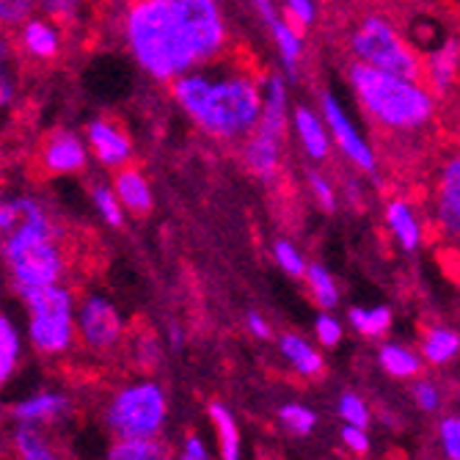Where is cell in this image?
Segmentation results:
<instances>
[{
  "instance_id": "1",
  "label": "cell",
  "mask_w": 460,
  "mask_h": 460,
  "mask_svg": "<svg viewBox=\"0 0 460 460\" xmlns=\"http://www.w3.org/2000/svg\"><path fill=\"white\" fill-rule=\"evenodd\" d=\"M121 36L138 69L157 83L224 58L229 48L218 0H133Z\"/></svg>"
},
{
  "instance_id": "2",
  "label": "cell",
  "mask_w": 460,
  "mask_h": 460,
  "mask_svg": "<svg viewBox=\"0 0 460 460\" xmlns=\"http://www.w3.org/2000/svg\"><path fill=\"white\" fill-rule=\"evenodd\" d=\"M174 102L196 128L216 141H243L262 111V77L221 58L169 80Z\"/></svg>"
},
{
  "instance_id": "3",
  "label": "cell",
  "mask_w": 460,
  "mask_h": 460,
  "mask_svg": "<svg viewBox=\"0 0 460 460\" xmlns=\"http://www.w3.org/2000/svg\"><path fill=\"white\" fill-rule=\"evenodd\" d=\"M348 83L361 111L386 133H425L438 116V100L428 89L425 80L402 77L394 72L367 66L361 61H350Z\"/></svg>"
},
{
  "instance_id": "4",
  "label": "cell",
  "mask_w": 460,
  "mask_h": 460,
  "mask_svg": "<svg viewBox=\"0 0 460 460\" xmlns=\"http://www.w3.org/2000/svg\"><path fill=\"white\" fill-rule=\"evenodd\" d=\"M28 312V345L45 358L66 356L75 340V292L66 281L17 289Z\"/></svg>"
},
{
  "instance_id": "5",
  "label": "cell",
  "mask_w": 460,
  "mask_h": 460,
  "mask_svg": "<svg viewBox=\"0 0 460 460\" xmlns=\"http://www.w3.org/2000/svg\"><path fill=\"white\" fill-rule=\"evenodd\" d=\"M348 50L367 66L422 80L420 48L384 14H364L348 36Z\"/></svg>"
},
{
  "instance_id": "6",
  "label": "cell",
  "mask_w": 460,
  "mask_h": 460,
  "mask_svg": "<svg viewBox=\"0 0 460 460\" xmlns=\"http://www.w3.org/2000/svg\"><path fill=\"white\" fill-rule=\"evenodd\" d=\"M169 420V397L155 381H136L111 394L105 405V428L113 438L163 436Z\"/></svg>"
},
{
  "instance_id": "7",
  "label": "cell",
  "mask_w": 460,
  "mask_h": 460,
  "mask_svg": "<svg viewBox=\"0 0 460 460\" xmlns=\"http://www.w3.org/2000/svg\"><path fill=\"white\" fill-rule=\"evenodd\" d=\"M75 340L97 356L113 353L124 340V317L119 306L105 296L86 292L75 304Z\"/></svg>"
},
{
  "instance_id": "8",
  "label": "cell",
  "mask_w": 460,
  "mask_h": 460,
  "mask_svg": "<svg viewBox=\"0 0 460 460\" xmlns=\"http://www.w3.org/2000/svg\"><path fill=\"white\" fill-rule=\"evenodd\" d=\"M320 116H323L325 128H328L331 144L345 155V160L350 165H356V169L364 172V174L378 172V165H381L378 152H375V146L356 128L353 116L345 111V105L340 102V97L333 94V92H325L320 97Z\"/></svg>"
},
{
  "instance_id": "9",
  "label": "cell",
  "mask_w": 460,
  "mask_h": 460,
  "mask_svg": "<svg viewBox=\"0 0 460 460\" xmlns=\"http://www.w3.org/2000/svg\"><path fill=\"white\" fill-rule=\"evenodd\" d=\"M36 160L41 172L50 177H72L86 172L92 152L86 146V138L77 136L75 130H50L39 144Z\"/></svg>"
},
{
  "instance_id": "10",
  "label": "cell",
  "mask_w": 460,
  "mask_h": 460,
  "mask_svg": "<svg viewBox=\"0 0 460 460\" xmlns=\"http://www.w3.org/2000/svg\"><path fill=\"white\" fill-rule=\"evenodd\" d=\"M14 50L31 61L39 64H50L61 56L64 48V36H61V25L53 22L45 14H31L28 20H22L14 28Z\"/></svg>"
},
{
  "instance_id": "11",
  "label": "cell",
  "mask_w": 460,
  "mask_h": 460,
  "mask_svg": "<svg viewBox=\"0 0 460 460\" xmlns=\"http://www.w3.org/2000/svg\"><path fill=\"white\" fill-rule=\"evenodd\" d=\"M86 146L89 152L97 157V163L102 165V169H121V165H128L133 160V138L124 133L116 121L111 119H94L86 124Z\"/></svg>"
},
{
  "instance_id": "12",
  "label": "cell",
  "mask_w": 460,
  "mask_h": 460,
  "mask_svg": "<svg viewBox=\"0 0 460 460\" xmlns=\"http://www.w3.org/2000/svg\"><path fill=\"white\" fill-rule=\"evenodd\" d=\"M75 411V402L66 392L45 389L36 392L20 402L12 405V420L22 425H39V428H50L56 430L61 422H66Z\"/></svg>"
},
{
  "instance_id": "13",
  "label": "cell",
  "mask_w": 460,
  "mask_h": 460,
  "mask_svg": "<svg viewBox=\"0 0 460 460\" xmlns=\"http://www.w3.org/2000/svg\"><path fill=\"white\" fill-rule=\"evenodd\" d=\"M436 224L455 243L460 234V160L452 155L438 174L436 188Z\"/></svg>"
},
{
  "instance_id": "14",
  "label": "cell",
  "mask_w": 460,
  "mask_h": 460,
  "mask_svg": "<svg viewBox=\"0 0 460 460\" xmlns=\"http://www.w3.org/2000/svg\"><path fill=\"white\" fill-rule=\"evenodd\" d=\"M281 136H273L262 128H254L243 138V163L245 169L260 177V180H273L279 165H281V152H284Z\"/></svg>"
},
{
  "instance_id": "15",
  "label": "cell",
  "mask_w": 460,
  "mask_h": 460,
  "mask_svg": "<svg viewBox=\"0 0 460 460\" xmlns=\"http://www.w3.org/2000/svg\"><path fill=\"white\" fill-rule=\"evenodd\" d=\"M113 193L116 199L121 201L124 213H133V216H149L152 207H155V193H152V185L146 180V174L136 165H121L116 169V177H113Z\"/></svg>"
},
{
  "instance_id": "16",
  "label": "cell",
  "mask_w": 460,
  "mask_h": 460,
  "mask_svg": "<svg viewBox=\"0 0 460 460\" xmlns=\"http://www.w3.org/2000/svg\"><path fill=\"white\" fill-rule=\"evenodd\" d=\"M455 77H457V41L447 39L438 48L428 50V56H422V80L436 94V100H441L452 92Z\"/></svg>"
},
{
  "instance_id": "17",
  "label": "cell",
  "mask_w": 460,
  "mask_h": 460,
  "mask_svg": "<svg viewBox=\"0 0 460 460\" xmlns=\"http://www.w3.org/2000/svg\"><path fill=\"white\" fill-rule=\"evenodd\" d=\"M289 121H292V130H296L298 144L306 152V157L317 160V163L328 160V155H331V136H328V128H325L323 116L317 111L306 108V105H298L296 111H292Z\"/></svg>"
},
{
  "instance_id": "18",
  "label": "cell",
  "mask_w": 460,
  "mask_h": 460,
  "mask_svg": "<svg viewBox=\"0 0 460 460\" xmlns=\"http://www.w3.org/2000/svg\"><path fill=\"white\" fill-rule=\"evenodd\" d=\"M386 226L394 237V243L413 254L416 248L422 245L425 240V226L420 221V216L413 213V207L405 201V199H392L389 207H386Z\"/></svg>"
},
{
  "instance_id": "19",
  "label": "cell",
  "mask_w": 460,
  "mask_h": 460,
  "mask_svg": "<svg viewBox=\"0 0 460 460\" xmlns=\"http://www.w3.org/2000/svg\"><path fill=\"white\" fill-rule=\"evenodd\" d=\"M56 438L50 428H39V425H22L14 422L12 430V452L22 460H56L64 452L56 449Z\"/></svg>"
},
{
  "instance_id": "20",
  "label": "cell",
  "mask_w": 460,
  "mask_h": 460,
  "mask_svg": "<svg viewBox=\"0 0 460 460\" xmlns=\"http://www.w3.org/2000/svg\"><path fill=\"white\" fill-rule=\"evenodd\" d=\"M279 350H281V358L296 369L301 378H320L325 369V358L320 348L304 340L301 333H281Z\"/></svg>"
},
{
  "instance_id": "21",
  "label": "cell",
  "mask_w": 460,
  "mask_h": 460,
  "mask_svg": "<svg viewBox=\"0 0 460 460\" xmlns=\"http://www.w3.org/2000/svg\"><path fill=\"white\" fill-rule=\"evenodd\" d=\"M378 364L384 367L386 375H392L397 381H413L416 375L425 372L422 356L400 342H384L378 350Z\"/></svg>"
},
{
  "instance_id": "22",
  "label": "cell",
  "mask_w": 460,
  "mask_h": 460,
  "mask_svg": "<svg viewBox=\"0 0 460 460\" xmlns=\"http://www.w3.org/2000/svg\"><path fill=\"white\" fill-rule=\"evenodd\" d=\"M460 350V340H457V331L449 325H430L425 331V340H422V361L430 367H447L457 358Z\"/></svg>"
},
{
  "instance_id": "23",
  "label": "cell",
  "mask_w": 460,
  "mask_h": 460,
  "mask_svg": "<svg viewBox=\"0 0 460 460\" xmlns=\"http://www.w3.org/2000/svg\"><path fill=\"white\" fill-rule=\"evenodd\" d=\"M20 358H22V333L9 314L0 312V389L14 378V372L20 369Z\"/></svg>"
},
{
  "instance_id": "24",
  "label": "cell",
  "mask_w": 460,
  "mask_h": 460,
  "mask_svg": "<svg viewBox=\"0 0 460 460\" xmlns=\"http://www.w3.org/2000/svg\"><path fill=\"white\" fill-rule=\"evenodd\" d=\"M268 28H270L273 45H276V50H279V56H281L284 69L289 72V77H296V69H298V64H301V58H304V36H301V31H298V28H292V25H289L287 20H281V17H273V20L268 22Z\"/></svg>"
},
{
  "instance_id": "25",
  "label": "cell",
  "mask_w": 460,
  "mask_h": 460,
  "mask_svg": "<svg viewBox=\"0 0 460 460\" xmlns=\"http://www.w3.org/2000/svg\"><path fill=\"white\" fill-rule=\"evenodd\" d=\"M304 284L309 289V296L314 298V304L323 309V312H333L340 306V284L333 279V273L320 265V262H306L304 268Z\"/></svg>"
},
{
  "instance_id": "26",
  "label": "cell",
  "mask_w": 460,
  "mask_h": 460,
  "mask_svg": "<svg viewBox=\"0 0 460 460\" xmlns=\"http://www.w3.org/2000/svg\"><path fill=\"white\" fill-rule=\"evenodd\" d=\"M207 413H210V422H213V430L218 436V455L224 460H237L243 455L240 449V428H237V420L234 413L224 405V402H210V408H207Z\"/></svg>"
},
{
  "instance_id": "27",
  "label": "cell",
  "mask_w": 460,
  "mask_h": 460,
  "mask_svg": "<svg viewBox=\"0 0 460 460\" xmlns=\"http://www.w3.org/2000/svg\"><path fill=\"white\" fill-rule=\"evenodd\" d=\"M394 314L389 306H350L348 309V325L361 333L364 340H381L392 331Z\"/></svg>"
},
{
  "instance_id": "28",
  "label": "cell",
  "mask_w": 460,
  "mask_h": 460,
  "mask_svg": "<svg viewBox=\"0 0 460 460\" xmlns=\"http://www.w3.org/2000/svg\"><path fill=\"white\" fill-rule=\"evenodd\" d=\"M172 449L160 436L152 438H113L108 447L111 460H163L169 457Z\"/></svg>"
},
{
  "instance_id": "29",
  "label": "cell",
  "mask_w": 460,
  "mask_h": 460,
  "mask_svg": "<svg viewBox=\"0 0 460 460\" xmlns=\"http://www.w3.org/2000/svg\"><path fill=\"white\" fill-rule=\"evenodd\" d=\"M17 100V50L0 28V111H9Z\"/></svg>"
},
{
  "instance_id": "30",
  "label": "cell",
  "mask_w": 460,
  "mask_h": 460,
  "mask_svg": "<svg viewBox=\"0 0 460 460\" xmlns=\"http://www.w3.org/2000/svg\"><path fill=\"white\" fill-rule=\"evenodd\" d=\"M89 196H92V204H94L97 216H100L111 229H121V226H124V218H128V213H124V207H121V201L116 199V193H113L111 185H105V182H92Z\"/></svg>"
},
{
  "instance_id": "31",
  "label": "cell",
  "mask_w": 460,
  "mask_h": 460,
  "mask_svg": "<svg viewBox=\"0 0 460 460\" xmlns=\"http://www.w3.org/2000/svg\"><path fill=\"white\" fill-rule=\"evenodd\" d=\"M279 422H281V428L287 433L298 436V438H306L317 428V413L312 408L301 405V402H287V405L279 408Z\"/></svg>"
},
{
  "instance_id": "32",
  "label": "cell",
  "mask_w": 460,
  "mask_h": 460,
  "mask_svg": "<svg viewBox=\"0 0 460 460\" xmlns=\"http://www.w3.org/2000/svg\"><path fill=\"white\" fill-rule=\"evenodd\" d=\"M411 397H413V405L420 408L422 413H438L444 408V386L433 378H425L422 375H416L413 378V386H411Z\"/></svg>"
},
{
  "instance_id": "33",
  "label": "cell",
  "mask_w": 460,
  "mask_h": 460,
  "mask_svg": "<svg viewBox=\"0 0 460 460\" xmlns=\"http://www.w3.org/2000/svg\"><path fill=\"white\" fill-rule=\"evenodd\" d=\"M342 337H345V325L337 320V314L320 309V314L314 317V340H317V345L333 350L342 342Z\"/></svg>"
},
{
  "instance_id": "34",
  "label": "cell",
  "mask_w": 460,
  "mask_h": 460,
  "mask_svg": "<svg viewBox=\"0 0 460 460\" xmlns=\"http://www.w3.org/2000/svg\"><path fill=\"white\" fill-rule=\"evenodd\" d=\"M340 420L345 425H356V428H369L372 422V413H369V405L364 402L361 394L356 392H348L340 397Z\"/></svg>"
},
{
  "instance_id": "35",
  "label": "cell",
  "mask_w": 460,
  "mask_h": 460,
  "mask_svg": "<svg viewBox=\"0 0 460 460\" xmlns=\"http://www.w3.org/2000/svg\"><path fill=\"white\" fill-rule=\"evenodd\" d=\"M273 260H276V265L287 273V276H292V279H301L304 276V268H306V260H304V254L301 251L292 245L289 240H279L276 245H273Z\"/></svg>"
},
{
  "instance_id": "36",
  "label": "cell",
  "mask_w": 460,
  "mask_h": 460,
  "mask_svg": "<svg viewBox=\"0 0 460 460\" xmlns=\"http://www.w3.org/2000/svg\"><path fill=\"white\" fill-rule=\"evenodd\" d=\"M306 182H309L312 199L317 201V207H320L323 213H333V210H337L340 196H337V188H333V182H331L325 174H320V172H309Z\"/></svg>"
},
{
  "instance_id": "37",
  "label": "cell",
  "mask_w": 460,
  "mask_h": 460,
  "mask_svg": "<svg viewBox=\"0 0 460 460\" xmlns=\"http://www.w3.org/2000/svg\"><path fill=\"white\" fill-rule=\"evenodd\" d=\"M281 6H284V14H287V22L292 28H298L301 33L306 28L314 25L317 20V6H314V0H281Z\"/></svg>"
},
{
  "instance_id": "38",
  "label": "cell",
  "mask_w": 460,
  "mask_h": 460,
  "mask_svg": "<svg viewBox=\"0 0 460 460\" xmlns=\"http://www.w3.org/2000/svg\"><path fill=\"white\" fill-rule=\"evenodd\" d=\"M436 436H438V447L449 460L460 457V422L457 416H441L436 425Z\"/></svg>"
},
{
  "instance_id": "39",
  "label": "cell",
  "mask_w": 460,
  "mask_h": 460,
  "mask_svg": "<svg viewBox=\"0 0 460 460\" xmlns=\"http://www.w3.org/2000/svg\"><path fill=\"white\" fill-rule=\"evenodd\" d=\"M36 12V0H0V28L14 31Z\"/></svg>"
},
{
  "instance_id": "40",
  "label": "cell",
  "mask_w": 460,
  "mask_h": 460,
  "mask_svg": "<svg viewBox=\"0 0 460 460\" xmlns=\"http://www.w3.org/2000/svg\"><path fill=\"white\" fill-rule=\"evenodd\" d=\"M36 12L50 17L53 22H69L77 14V0H36Z\"/></svg>"
},
{
  "instance_id": "41",
  "label": "cell",
  "mask_w": 460,
  "mask_h": 460,
  "mask_svg": "<svg viewBox=\"0 0 460 460\" xmlns=\"http://www.w3.org/2000/svg\"><path fill=\"white\" fill-rule=\"evenodd\" d=\"M340 438H342L345 449H348V452H353V455H367V452H369V447H372L367 428L345 425V428H342V433H340Z\"/></svg>"
},
{
  "instance_id": "42",
  "label": "cell",
  "mask_w": 460,
  "mask_h": 460,
  "mask_svg": "<svg viewBox=\"0 0 460 460\" xmlns=\"http://www.w3.org/2000/svg\"><path fill=\"white\" fill-rule=\"evenodd\" d=\"M180 457H182V460H207V457H210V449H207V444H204L201 436H188V438L182 441Z\"/></svg>"
},
{
  "instance_id": "43",
  "label": "cell",
  "mask_w": 460,
  "mask_h": 460,
  "mask_svg": "<svg viewBox=\"0 0 460 460\" xmlns=\"http://www.w3.org/2000/svg\"><path fill=\"white\" fill-rule=\"evenodd\" d=\"M245 328H248L251 337L260 340V342H265V340H270V337H273V325H270L262 314H257V312H251V314H248Z\"/></svg>"
},
{
  "instance_id": "44",
  "label": "cell",
  "mask_w": 460,
  "mask_h": 460,
  "mask_svg": "<svg viewBox=\"0 0 460 460\" xmlns=\"http://www.w3.org/2000/svg\"><path fill=\"white\" fill-rule=\"evenodd\" d=\"M251 6H254V12L262 17L265 25H268L273 17H279V12H276V0H251Z\"/></svg>"
},
{
  "instance_id": "45",
  "label": "cell",
  "mask_w": 460,
  "mask_h": 460,
  "mask_svg": "<svg viewBox=\"0 0 460 460\" xmlns=\"http://www.w3.org/2000/svg\"><path fill=\"white\" fill-rule=\"evenodd\" d=\"M169 337H172V348H174V350H180V348H182V342H185V340H182V331H180L177 325H172V328H169Z\"/></svg>"
}]
</instances>
